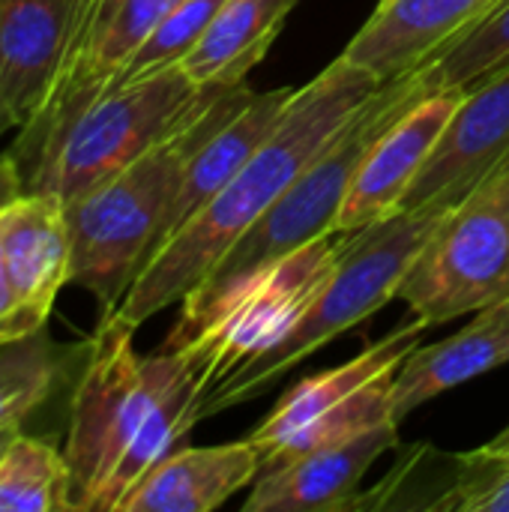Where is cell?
Here are the masks:
<instances>
[{
  "mask_svg": "<svg viewBox=\"0 0 509 512\" xmlns=\"http://www.w3.org/2000/svg\"><path fill=\"white\" fill-rule=\"evenodd\" d=\"M135 327L102 315L84 348L66 429L69 512H120L129 492L201 423L207 393L180 348L138 354Z\"/></svg>",
  "mask_w": 509,
  "mask_h": 512,
  "instance_id": "obj_1",
  "label": "cell"
},
{
  "mask_svg": "<svg viewBox=\"0 0 509 512\" xmlns=\"http://www.w3.org/2000/svg\"><path fill=\"white\" fill-rule=\"evenodd\" d=\"M378 87V78L348 57H336L312 81L297 87L273 135L207 207L165 240V246L144 264L114 315L138 330L162 309L180 306L234 246V240L267 213V207L312 159L327 150V144Z\"/></svg>",
  "mask_w": 509,
  "mask_h": 512,
  "instance_id": "obj_2",
  "label": "cell"
},
{
  "mask_svg": "<svg viewBox=\"0 0 509 512\" xmlns=\"http://www.w3.org/2000/svg\"><path fill=\"white\" fill-rule=\"evenodd\" d=\"M225 90L201 87L183 66H171L141 81H114L96 93L60 99L24 123L9 150L21 192L54 195L63 204L90 192L180 135Z\"/></svg>",
  "mask_w": 509,
  "mask_h": 512,
  "instance_id": "obj_3",
  "label": "cell"
},
{
  "mask_svg": "<svg viewBox=\"0 0 509 512\" xmlns=\"http://www.w3.org/2000/svg\"><path fill=\"white\" fill-rule=\"evenodd\" d=\"M423 96L426 93L420 87L417 69L381 84L327 144V150L303 168V174L267 207V213L234 240L204 282L186 294L180 303V318L165 336L162 348L186 345L240 288H246L276 261L321 237L339 234V213L360 162L393 126V120Z\"/></svg>",
  "mask_w": 509,
  "mask_h": 512,
  "instance_id": "obj_4",
  "label": "cell"
},
{
  "mask_svg": "<svg viewBox=\"0 0 509 512\" xmlns=\"http://www.w3.org/2000/svg\"><path fill=\"white\" fill-rule=\"evenodd\" d=\"M252 96L255 90L246 84L228 87L180 135L63 204L72 243L69 282L90 291L102 306V315L120 306L156 252L159 231L192 153L237 111H243Z\"/></svg>",
  "mask_w": 509,
  "mask_h": 512,
  "instance_id": "obj_5",
  "label": "cell"
},
{
  "mask_svg": "<svg viewBox=\"0 0 509 512\" xmlns=\"http://www.w3.org/2000/svg\"><path fill=\"white\" fill-rule=\"evenodd\" d=\"M453 201L408 207L384 222L342 234L339 264L300 324L267 354L225 378L201 402V420L258 399L276 378L330 345L345 330L372 318L399 297V285L435 228L450 216Z\"/></svg>",
  "mask_w": 509,
  "mask_h": 512,
  "instance_id": "obj_6",
  "label": "cell"
},
{
  "mask_svg": "<svg viewBox=\"0 0 509 512\" xmlns=\"http://www.w3.org/2000/svg\"><path fill=\"white\" fill-rule=\"evenodd\" d=\"M426 330L429 327L414 318L339 369L309 375L291 387V393H285L270 417L249 435L261 450V474L393 420L396 372Z\"/></svg>",
  "mask_w": 509,
  "mask_h": 512,
  "instance_id": "obj_7",
  "label": "cell"
},
{
  "mask_svg": "<svg viewBox=\"0 0 509 512\" xmlns=\"http://www.w3.org/2000/svg\"><path fill=\"white\" fill-rule=\"evenodd\" d=\"M396 300L426 327L509 300V159L435 228Z\"/></svg>",
  "mask_w": 509,
  "mask_h": 512,
  "instance_id": "obj_8",
  "label": "cell"
},
{
  "mask_svg": "<svg viewBox=\"0 0 509 512\" xmlns=\"http://www.w3.org/2000/svg\"><path fill=\"white\" fill-rule=\"evenodd\" d=\"M342 234L321 237L240 288L180 351L204 375L207 393L279 345L309 312L339 264ZM204 393V396H207Z\"/></svg>",
  "mask_w": 509,
  "mask_h": 512,
  "instance_id": "obj_9",
  "label": "cell"
},
{
  "mask_svg": "<svg viewBox=\"0 0 509 512\" xmlns=\"http://www.w3.org/2000/svg\"><path fill=\"white\" fill-rule=\"evenodd\" d=\"M93 0H0V93L18 126L54 96Z\"/></svg>",
  "mask_w": 509,
  "mask_h": 512,
  "instance_id": "obj_10",
  "label": "cell"
},
{
  "mask_svg": "<svg viewBox=\"0 0 509 512\" xmlns=\"http://www.w3.org/2000/svg\"><path fill=\"white\" fill-rule=\"evenodd\" d=\"M509 159V72L462 93L444 135L408 189L402 210L429 201L459 204Z\"/></svg>",
  "mask_w": 509,
  "mask_h": 512,
  "instance_id": "obj_11",
  "label": "cell"
},
{
  "mask_svg": "<svg viewBox=\"0 0 509 512\" xmlns=\"http://www.w3.org/2000/svg\"><path fill=\"white\" fill-rule=\"evenodd\" d=\"M462 93H432L393 120L357 168L339 213V234L402 213V201L444 135Z\"/></svg>",
  "mask_w": 509,
  "mask_h": 512,
  "instance_id": "obj_12",
  "label": "cell"
},
{
  "mask_svg": "<svg viewBox=\"0 0 509 512\" xmlns=\"http://www.w3.org/2000/svg\"><path fill=\"white\" fill-rule=\"evenodd\" d=\"M501 0H378L342 57L387 84L429 63Z\"/></svg>",
  "mask_w": 509,
  "mask_h": 512,
  "instance_id": "obj_13",
  "label": "cell"
},
{
  "mask_svg": "<svg viewBox=\"0 0 509 512\" xmlns=\"http://www.w3.org/2000/svg\"><path fill=\"white\" fill-rule=\"evenodd\" d=\"M399 444V423L387 420L342 444L303 453L252 483L243 512H348L363 474Z\"/></svg>",
  "mask_w": 509,
  "mask_h": 512,
  "instance_id": "obj_14",
  "label": "cell"
},
{
  "mask_svg": "<svg viewBox=\"0 0 509 512\" xmlns=\"http://www.w3.org/2000/svg\"><path fill=\"white\" fill-rule=\"evenodd\" d=\"M0 252L21 306L45 324L72 270L63 201L42 192H21L6 204L0 210Z\"/></svg>",
  "mask_w": 509,
  "mask_h": 512,
  "instance_id": "obj_15",
  "label": "cell"
},
{
  "mask_svg": "<svg viewBox=\"0 0 509 512\" xmlns=\"http://www.w3.org/2000/svg\"><path fill=\"white\" fill-rule=\"evenodd\" d=\"M261 474V450L246 438L219 447H177L129 492L120 512H213Z\"/></svg>",
  "mask_w": 509,
  "mask_h": 512,
  "instance_id": "obj_16",
  "label": "cell"
},
{
  "mask_svg": "<svg viewBox=\"0 0 509 512\" xmlns=\"http://www.w3.org/2000/svg\"><path fill=\"white\" fill-rule=\"evenodd\" d=\"M509 363V300L492 303L456 336L417 345L393 381V420L402 423L429 399Z\"/></svg>",
  "mask_w": 509,
  "mask_h": 512,
  "instance_id": "obj_17",
  "label": "cell"
},
{
  "mask_svg": "<svg viewBox=\"0 0 509 512\" xmlns=\"http://www.w3.org/2000/svg\"><path fill=\"white\" fill-rule=\"evenodd\" d=\"M297 87H276L267 93H255L243 111H237L225 126H219L186 162L183 180L159 231L156 252L165 246L171 234H177L201 207H207L234 177L237 171L255 156V150L273 135L285 108L291 105ZM153 252V255H156ZM150 255V258H153Z\"/></svg>",
  "mask_w": 509,
  "mask_h": 512,
  "instance_id": "obj_18",
  "label": "cell"
},
{
  "mask_svg": "<svg viewBox=\"0 0 509 512\" xmlns=\"http://www.w3.org/2000/svg\"><path fill=\"white\" fill-rule=\"evenodd\" d=\"M177 3L180 0H93L66 78L54 90L48 105L108 87Z\"/></svg>",
  "mask_w": 509,
  "mask_h": 512,
  "instance_id": "obj_19",
  "label": "cell"
},
{
  "mask_svg": "<svg viewBox=\"0 0 509 512\" xmlns=\"http://www.w3.org/2000/svg\"><path fill=\"white\" fill-rule=\"evenodd\" d=\"M297 3L300 0H225L180 66L201 87L246 84Z\"/></svg>",
  "mask_w": 509,
  "mask_h": 512,
  "instance_id": "obj_20",
  "label": "cell"
},
{
  "mask_svg": "<svg viewBox=\"0 0 509 512\" xmlns=\"http://www.w3.org/2000/svg\"><path fill=\"white\" fill-rule=\"evenodd\" d=\"M509 72V0H501L480 24L417 69L420 87L432 93H468Z\"/></svg>",
  "mask_w": 509,
  "mask_h": 512,
  "instance_id": "obj_21",
  "label": "cell"
},
{
  "mask_svg": "<svg viewBox=\"0 0 509 512\" xmlns=\"http://www.w3.org/2000/svg\"><path fill=\"white\" fill-rule=\"evenodd\" d=\"M69 510L66 456L30 435H15L0 456V512Z\"/></svg>",
  "mask_w": 509,
  "mask_h": 512,
  "instance_id": "obj_22",
  "label": "cell"
},
{
  "mask_svg": "<svg viewBox=\"0 0 509 512\" xmlns=\"http://www.w3.org/2000/svg\"><path fill=\"white\" fill-rule=\"evenodd\" d=\"M66 366L69 351H60L45 330L0 345V432L21 429L57 390Z\"/></svg>",
  "mask_w": 509,
  "mask_h": 512,
  "instance_id": "obj_23",
  "label": "cell"
},
{
  "mask_svg": "<svg viewBox=\"0 0 509 512\" xmlns=\"http://www.w3.org/2000/svg\"><path fill=\"white\" fill-rule=\"evenodd\" d=\"M222 3L225 0H180L144 39V45L129 57V63L114 75V81H141L171 66H180L201 42Z\"/></svg>",
  "mask_w": 509,
  "mask_h": 512,
  "instance_id": "obj_24",
  "label": "cell"
},
{
  "mask_svg": "<svg viewBox=\"0 0 509 512\" xmlns=\"http://www.w3.org/2000/svg\"><path fill=\"white\" fill-rule=\"evenodd\" d=\"M438 512H509V465L471 453H453L450 489Z\"/></svg>",
  "mask_w": 509,
  "mask_h": 512,
  "instance_id": "obj_25",
  "label": "cell"
},
{
  "mask_svg": "<svg viewBox=\"0 0 509 512\" xmlns=\"http://www.w3.org/2000/svg\"><path fill=\"white\" fill-rule=\"evenodd\" d=\"M45 330V324H39L18 300L12 282H9V273H6V264H3V252H0V345H9V342H18V339H27L33 333Z\"/></svg>",
  "mask_w": 509,
  "mask_h": 512,
  "instance_id": "obj_26",
  "label": "cell"
},
{
  "mask_svg": "<svg viewBox=\"0 0 509 512\" xmlns=\"http://www.w3.org/2000/svg\"><path fill=\"white\" fill-rule=\"evenodd\" d=\"M18 195H21V174H18L15 159L6 153V156H0V210L6 204H12Z\"/></svg>",
  "mask_w": 509,
  "mask_h": 512,
  "instance_id": "obj_27",
  "label": "cell"
},
{
  "mask_svg": "<svg viewBox=\"0 0 509 512\" xmlns=\"http://www.w3.org/2000/svg\"><path fill=\"white\" fill-rule=\"evenodd\" d=\"M477 453L486 456V459H492V462H504V465H509V426L495 438V441H489L486 447H477Z\"/></svg>",
  "mask_w": 509,
  "mask_h": 512,
  "instance_id": "obj_28",
  "label": "cell"
},
{
  "mask_svg": "<svg viewBox=\"0 0 509 512\" xmlns=\"http://www.w3.org/2000/svg\"><path fill=\"white\" fill-rule=\"evenodd\" d=\"M12 126H18V120H15V114H12V108H9L6 96L0 93V138H3Z\"/></svg>",
  "mask_w": 509,
  "mask_h": 512,
  "instance_id": "obj_29",
  "label": "cell"
},
{
  "mask_svg": "<svg viewBox=\"0 0 509 512\" xmlns=\"http://www.w3.org/2000/svg\"><path fill=\"white\" fill-rule=\"evenodd\" d=\"M18 432H21V429H3V432H0V456H3V450L9 447V441H12Z\"/></svg>",
  "mask_w": 509,
  "mask_h": 512,
  "instance_id": "obj_30",
  "label": "cell"
}]
</instances>
